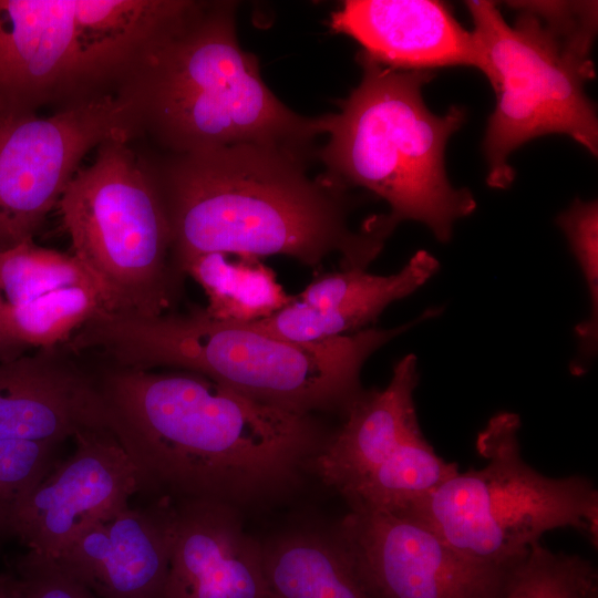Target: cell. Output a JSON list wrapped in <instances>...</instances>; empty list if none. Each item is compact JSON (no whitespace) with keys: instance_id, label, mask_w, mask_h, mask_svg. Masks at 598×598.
Listing matches in <instances>:
<instances>
[{"instance_id":"obj_1","label":"cell","mask_w":598,"mask_h":598,"mask_svg":"<svg viewBox=\"0 0 598 598\" xmlns=\"http://www.w3.org/2000/svg\"><path fill=\"white\" fill-rule=\"evenodd\" d=\"M111 431L143 491L236 507L298 483L328 441L315 414L272 406L202 374L92 365Z\"/></svg>"},{"instance_id":"obj_2","label":"cell","mask_w":598,"mask_h":598,"mask_svg":"<svg viewBox=\"0 0 598 598\" xmlns=\"http://www.w3.org/2000/svg\"><path fill=\"white\" fill-rule=\"evenodd\" d=\"M157 185L172 231V262L182 274L195 257L224 252L287 256L317 269L332 254L344 270H365L393 229L383 215L349 225L352 199L310 157L264 144L188 153L140 150Z\"/></svg>"},{"instance_id":"obj_3","label":"cell","mask_w":598,"mask_h":598,"mask_svg":"<svg viewBox=\"0 0 598 598\" xmlns=\"http://www.w3.org/2000/svg\"><path fill=\"white\" fill-rule=\"evenodd\" d=\"M236 9L233 1L188 0L144 48L115 93L135 141L166 153L252 143L316 156L328 115H299L268 89L257 56L238 42Z\"/></svg>"},{"instance_id":"obj_4","label":"cell","mask_w":598,"mask_h":598,"mask_svg":"<svg viewBox=\"0 0 598 598\" xmlns=\"http://www.w3.org/2000/svg\"><path fill=\"white\" fill-rule=\"evenodd\" d=\"M432 315L391 329L368 328L301 343L251 323L221 321L205 308L155 317L104 312L66 342L76 354L137 370L202 374L259 402L288 411L344 413L364 390L361 370L385 343Z\"/></svg>"},{"instance_id":"obj_5","label":"cell","mask_w":598,"mask_h":598,"mask_svg":"<svg viewBox=\"0 0 598 598\" xmlns=\"http://www.w3.org/2000/svg\"><path fill=\"white\" fill-rule=\"evenodd\" d=\"M359 85L328 115V142L316 152L326 176L349 189L362 187L385 200L389 221L425 225L442 243L451 239L456 220L476 209L467 188L454 187L446 175L445 147L465 121L451 106L434 114L422 89L432 71L386 66L364 51Z\"/></svg>"},{"instance_id":"obj_6","label":"cell","mask_w":598,"mask_h":598,"mask_svg":"<svg viewBox=\"0 0 598 598\" xmlns=\"http://www.w3.org/2000/svg\"><path fill=\"white\" fill-rule=\"evenodd\" d=\"M514 24L495 3L467 1L483 52L482 72L496 104L483 150L486 183L505 189L515 178L511 154L526 142L564 134L590 154L598 151V121L585 84L595 78L591 49L595 1H515Z\"/></svg>"},{"instance_id":"obj_7","label":"cell","mask_w":598,"mask_h":598,"mask_svg":"<svg viewBox=\"0 0 598 598\" xmlns=\"http://www.w3.org/2000/svg\"><path fill=\"white\" fill-rule=\"evenodd\" d=\"M519 427L515 413L494 415L476 441L486 464L458 471L403 515L429 526L468 559L494 567L514 564L545 533L558 528H574L596 545L598 492L592 481L551 477L528 465Z\"/></svg>"},{"instance_id":"obj_8","label":"cell","mask_w":598,"mask_h":598,"mask_svg":"<svg viewBox=\"0 0 598 598\" xmlns=\"http://www.w3.org/2000/svg\"><path fill=\"white\" fill-rule=\"evenodd\" d=\"M58 208L73 255L100 285L109 312L155 317L173 310L184 277L172 262V231L157 185L132 141L102 142Z\"/></svg>"},{"instance_id":"obj_9","label":"cell","mask_w":598,"mask_h":598,"mask_svg":"<svg viewBox=\"0 0 598 598\" xmlns=\"http://www.w3.org/2000/svg\"><path fill=\"white\" fill-rule=\"evenodd\" d=\"M110 138H137L115 95L47 116H0V250L33 240L83 158Z\"/></svg>"},{"instance_id":"obj_10","label":"cell","mask_w":598,"mask_h":598,"mask_svg":"<svg viewBox=\"0 0 598 598\" xmlns=\"http://www.w3.org/2000/svg\"><path fill=\"white\" fill-rule=\"evenodd\" d=\"M331 534L374 598H496L513 565L473 561L405 515L350 508Z\"/></svg>"},{"instance_id":"obj_11","label":"cell","mask_w":598,"mask_h":598,"mask_svg":"<svg viewBox=\"0 0 598 598\" xmlns=\"http://www.w3.org/2000/svg\"><path fill=\"white\" fill-rule=\"evenodd\" d=\"M52 467L22 506L17 537L28 550L55 558L84 524L130 506L142 492L140 473L111 431H87Z\"/></svg>"},{"instance_id":"obj_12","label":"cell","mask_w":598,"mask_h":598,"mask_svg":"<svg viewBox=\"0 0 598 598\" xmlns=\"http://www.w3.org/2000/svg\"><path fill=\"white\" fill-rule=\"evenodd\" d=\"M168 497L82 525L54 558L97 598H164L174 540Z\"/></svg>"},{"instance_id":"obj_13","label":"cell","mask_w":598,"mask_h":598,"mask_svg":"<svg viewBox=\"0 0 598 598\" xmlns=\"http://www.w3.org/2000/svg\"><path fill=\"white\" fill-rule=\"evenodd\" d=\"M102 430L109 414L82 357L62 344L0 362V440L60 444Z\"/></svg>"},{"instance_id":"obj_14","label":"cell","mask_w":598,"mask_h":598,"mask_svg":"<svg viewBox=\"0 0 598 598\" xmlns=\"http://www.w3.org/2000/svg\"><path fill=\"white\" fill-rule=\"evenodd\" d=\"M174 512L164 598H274L262 545L244 530L236 507L183 499Z\"/></svg>"},{"instance_id":"obj_15","label":"cell","mask_w":598,"mask_h":598,"mask_svg":"<svg viewBox=\"0 0 598 598\" xmlns=\"http://www.w3.org/2000/svg\"><path fill=\"white\" fill-rule=\"evenodd\" d=\"M330 24L357 40L372 59L396 70L483 69L476 35L439 1L350 0L332 14Z\"/></svg>"},{"instance_id":"obj_16","label":"cell","mask_w":598,"mask_h":598,"mask_svg":"<svg viewBox=\"0 0 598 598\" xmlns=\"http://www.w3.org/2000/svg\"><path fill=\"white\" fill-rule=\"evenodd\" d=\"M437 269L436 258L420 250L402 269L388 276L344 269L323 272L295 296L293 302L249 323L301 343L352 334L371 328L388 306L413 293Z\"/></svg>"},{"instance_id":"obj_17","label":"cell","mask_w":598,"mask_h":598,"mask_svg":"<svg viewBox=\"0 0 598 598\" xmlns=\"http://www.w3.org/2000/svg\"><path fill=\"white\" fill-rule=\"evenodd\" d=\"M417 382V359L406 354L383 389L363 390L349 405L343 423L312 461L326 484L342 495L421 432L413 400Z\"/></svg>"},{"instance_id":"obj_18","label":"cell","mask_w":598,"mask_h":598,"mask_svg":"<svg viewBox=\"0 0 598 598\" xmlns=\"http://www.w3.org/2000/svg\"><path fill=\"white\" fill-rule=\"evenodd\" d=\"M274 598H374L332 534L293 532L262 545Z\"/></svg>"},{"instance_id":"obj_19","label":"cell","mask_w":598,"mask_h":598,"mask_svg":"<svg viewBox=\"0 0 598 598\" xmlns=\"http://www.w3.org/2000/svg\"><path fill=\"white\" fill-rule=\"evenodd\" d=\"M182 274L202 287L207 297L206 312L221 321L255 322L295 301L274 270L256 257L206 254L187 261Z\"/></svg>"},{"instance_id":"obj_20","label":"cell","mask_w":598,"mask_h":598,"mask_svg":"<svg viewBox=\"0 0 598 598\" xmlns=\"http://www.w3.org/2000/svg\"><path fill=\"white\" fill-rule=\"evenodd\" d=\"M457 472V465L439 456L421 431L342 496L350 508L403 515Z\"/></svg>"},{"instance_id":"obj_21","label":"cell","mask_w":598,"mask_h":598,"mask_svg":"<svg viewBox=\"0 0 598 598\" xmlns=\"http://www.w3.org/2000/svg\"><path fill=\"white\" fill-rule=\"evenodd\" d=\"M109 311L102 289L78 285L52 290L19 305L3 306L10 334L31 349L62 346L90 320Z\"/></svg>"},{"instance_id":"obj_22","label":"cell","mask_w":598,"mask_h":598,"mask_svg":"<svg viewBox=\"0 0 598 598\" xmlns=\"http://www.w3.org/2000/svg\"><path fill=\"white\" fill-rule=\"evenodd\" d=\"M496 598H598V571L579 555L536 542L512 565Z\"/></svg>"},{"instance_id":"obj_23","label":"cell","mask_w":598,"mask_h":598,"mask_svg":"<svg viewBox=\"0 0 598 598\" xmlns=\"http://www.w3.org/2000/svg\"><path fill=\"white\" fill-rule=\"evenodd\" d=\"M78 285L100 287L73 254L40 247L33 240L0 250V293L8 305Z\"/></svg>"},{"instance_id":"obj_24","label":"cell","mask_w":598,"mask_h":598,"mask_svg":"<svg viewBox=\"0 0 598 598\" xmlns=\"http://www.w3.org/2000/svg\"><path fill=\"white\" fill-rule=\"evenodd\" d=\"M587 285L589 316L575 328L578 351L570 363L574 374H582L597 353L598 346V204L576 199L557 217Z\"/></svg>"},{"instance_id":"obj_25","label":"cell","mask_w":598,"mask_h":598,"mask_svg":"<svg viewBox=\"0 0 598 598\" xmlns=\"http://www.w3.org/2000/svg\"><path fill=\"white\" fill-rule=\"evenodd\" d=\"M58 443L0 440V547L17 537L20 511L55 465Z\"/></svg>"},{"instance_id":"obj_26","label":"cell","mask_w":598,"mask_h":598,"mask_svg":"<svg viewBox=\"0 0 598 598\" xmlns=\"http://www.w3.org/2000/svg\"><path fill=\"white\" fill-rule=\"evenodd\" d=\"M14 577L25 598H97L54 558L32 550L18 559Z\"/></svg>"},{"instance_id":"obj_27","label":"cell","mask_w":598,"mask_h":598,"mask_svg":"<svg viewBox=\"0 0 598 598\" xmlns=\"http://www.w3.org/2000/svg\"><path fill=\"white\" fill-rule=\"evenodd\" d=\"M3 306L4 300L0 293V362L14 360L30 350L10 334L3 318Z\"/></svg>"},{"instance_id":"obj_28","label":"cell","mask_w":598,"mask_h":598,"mask_svg":"<svg viewBox=\"0 0 598 598\" xmlns=\"http://www.w3.org/2000/svg\"><path fill=\"white\" fill-rule=\"evenodd\" d=\"M0 598H25L14 575L0 576Z\"/></svg>"}]
</instances>
